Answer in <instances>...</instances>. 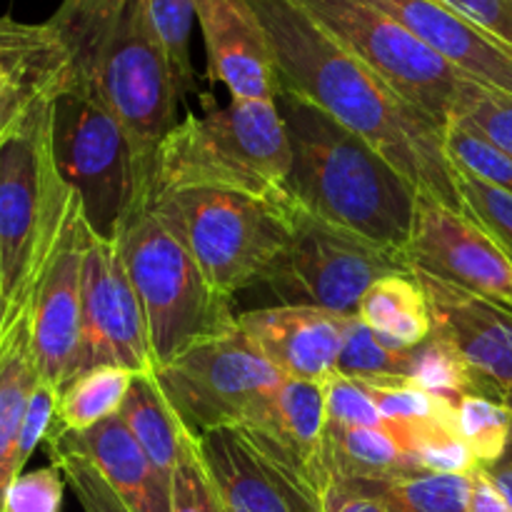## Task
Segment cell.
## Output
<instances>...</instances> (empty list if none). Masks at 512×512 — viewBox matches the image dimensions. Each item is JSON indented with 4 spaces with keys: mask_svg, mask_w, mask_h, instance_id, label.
<instances>
[{
    "mask_svg": "<svg viewBox=\"0 0 512 512\" xmlns=\"http://www.w3.org/2000/svg\"><path fill=\"white\" fill-rule=\"evenodd\" d=\"M263 23L278 88L310 100L368 140L423 198L463 213L458 175L445 155V130L400 98L345 50L298 0H248Z\"/></svg>",
    "mask_w": 512,
    "mask_h": 512,
    "instance_id": "obj_1",
    "label": "cell"
},
{
    "mask_svg": "<svg viewBox=\"0 0 512 512\" xmlns=\"http://www.w3.org/2000/svg\"><path fill=\"white\" fill-rule=\"evenodd\" d=\"M290 140L288 193L305 213L403 255L420 190L368 140L310 100L278 88Z\"/></svg>",
    "mask_w": 512,
    "mask_h": 512,
    "instance_id": "obj_2",
    "label": "cell"
},
{
    "mask_svg": "<svg viewBox=\"0 0 512 512\" xmlns=\"http://www.w3.org/2000/svg\"><path fill=\"white\" fill-rule=\"evenodd\" d=\"M68 50V83L98 95L153 165L178 123V88L145 0H63L48 20Z\"/></svg>",
    "mask_w": 512,
    "mask_h": 512,
    "instance_id": "obj_3",
    "label": "cell"
},
{
    "mask_svg": "<svg viewBox=\"0 0 512 512\" xmlns=\"http://www.w3.org/2000/svg\"><path fill=\"white\" fill-rule=\"evenodd\" d=\"M290 140L275 100H205L160 140L153 158L150 200L173 190L213 188L260 198H285ZM150 205V203H148Z\"/></svg>",
    "mask_w": 512,
    "mask_h": 512,
    "instance_id": "obj_4",
    "label": "cell"
},
{
    "mask_svg": "<svg viewBox=\"0 0 512 512\" xmlns=\"http://www.w3.org/2000/svg\"><path fill=\"white\" fill-rule=\"evenodd\" d=\"M53 103L40 98L0 143V330L33 305L75 203L55 165Z\"/></svg>",
    "mask_w": 512,
    "mask_h": 512,
    "instance_id": "obj_5",
    "label": "cell"
},
{
    "mask_svg": "<svg viewBox=\"0 0 512 512\" xmlns=\"http://www.w3.org/2000/svg\"><path fill=\"white\" fill-rule=\"evenodd\" d=\"M188 250L208 283L233 298L265 283L293 233L295 200L213 188L173 190L148 205Z\"/></svg>",
    "mask_w": 512,
    "mask_h": 512,
    "instance_id": "obj_6",
    "label": "cell"
},
{
    "mask_svg": "<svg viewBox=\"0 0 512 512\" xmlns=\"http://www.w3.org/2000/svg\"><path fill=\"white\" fill-rule=\"evenodd\" d=\"M53 153L98 238L118 240L148 208L153 165L118 115L88 88L68 83L55 95Z\"/></svg>",
    "mask_w": 512,
    "mask_h": 512,
    "instance_id": "obj_7",
    "label": "cell"
},
{
    "mask_svg": "<svg viewBox=\"0 0 512 512\" xmlns=\"http://www.w3.org/2000/svg\"><path fill=\"white\" fill-rule=\"evenodd\" d=\"M130 283L143 305L158 368L203 340L238 328L233 298L218 293L188 250L150 208L140 210L118 238Z\"/></svg>",
    "mask_w": 512,
    "mask_h": 512,
    "instance_id": "obj_8",
    "label": "cell"
},
{
    "mask_svg": "<svg viewBox=\"0 0 512 512\" xmlns=\"http://www.w3.org/2000/svg\"><path fill=\"white\" fill-rule=\"evenodd\" d=\"M345 50L400 98L448 128L465 78L423 40L365 0H298Z\"/></svg>",
    "mask_w": 512,
    "mask_h": 512,
    "instance_id": "obj_9",
    "label": "cell"
},
{
    "mask_svg": "<svg viewBox=\"0 0 512 512\" xmlns=\"http://www.w3.org/2000/svg\"><path fill=\"white\" fill-rule=\"evenodd\" d=\"M393 273H413L403 255L325 223L298 205L288 248L265 285L285 305H310L355 318L370 285Z\"/></svg>",
    "mask_w": 512,
    "mask_h": 512,
    "instance_id": "obj_10",
    "label": "cell"
},
{
    "mask_svg": "<svg viewBox=\"0 0 512 512\" xmlns=\"http://www.w3.org/2000/svg\"><path fill=\"white\" fill-rule=\"evenodd\" d=\"M165 398L198 438L215 428L245 425L283 385V375L235 328L203 340L155 373Z\"/></svg>",
    "mask_w": 512,
    "mask_h": 512,
    "instance_id": "obj_11",
    "label": "cell"
},
{
    "mask_svg": "<svg viewBox=\"0 0 512 512\" xmlns=\"http://www.w3.org/2000/svg\"><path fill=\"white\" fill-rule=\"evenodd\" d=\"M195 448L223 512H323L315 480L263 430L215 428Z\"/></svg>",
    "mask_w": 512,
    "mask_h": 512,
    "instance_id": "obj_12",
    "label": "cell"
},
{
    "mask_svg": "<svg viewBox=\"0 0 512 512\" xmlns=\"http://www.w3.org/2000/svg\"><path fill=\"white\" fill-rule=\"evenodd\" d=\"M100 365L125 368L133 375L158 373L143 305L118 240H103L90 230L83 260V340L75 375Z\"/></svg>",
    "mask_w": 512,
    "mask_h": 512,
    "instance_id": "obj_13",
    "label": "cell"
},
{
    "mask_svg": "<svg viewBox=\"0 0 512 512\" xmlns=\"http://www.w3.org/2000/svg\"><path fill=\"white\" fill-rule=\"evenodd\" d=\"M403 258L413 273L512 308V260L465 213L420 195Z\"/></svg>",
    "mask_w": 512,
    "mask_h": 512,
    "instance_id": "obj_14",
    "label": "cell"
},
{
    "mask_svg": "<svg viewBox=\"0 0 512 512\" xmlns=\"http://www.w3.org/2000/svg\"><path fill=\"white\" fill-rule=\"evenodd\" d=\"M88 233L83 208L75 198L30 310V335L38 375L58 390L78 373L83 340V260Z\"/></svg>",
    "mask_w": 512,
    "mask_h": 512,
    "instance_id": "obj_15",
    "label": "cell"
},
{
    "mask_svg": "<svg viewBox=\"0 0 512 512\" xmlns=\"http://www.w3.org/2000/svg\"><path fill=\"white\" fill-rule=\"evenodd\" d=\"M428 293L433 335L448 340L478 378L480 395L500 400L512 388V308L415 273Z\"/></svg>",
    "mask_w": 512,
    "mask_h": 512,
    "instance_id": "obj_16",
    "label": "cell"
},
{
    "mask_svg": "<svg viewBox=\"0 0 512 512\" xmlns=\"http://www.w3.org/2000/svg\"><path fill=\"white\" fill-rule=\"evenodd\" d=\"M353 315L310 305H273L238 315V328L288 380L325 383L338 373Z\"/></svg>",
    "mask_w": 512,
    "mask_h": 512,
    "instance_id": "obj_17",
    "label": "cell"
},
{
    "mask_svg": "<svg viewBox=\"0 0 512 512\" xmlns=\"http://www.w3.org/2000/svg\"><path fill=\"white\" fill-rule=\"evenodd\" d=\"M198 23L208 50L210 80L233 100H275L273 53L248 0H198Z\"/></svg>",
    "mask_w": 512,
    "mask_h": 512,
    "instance_id": "obj_18",
    "label": "cell"
},
{
    "mask_svg": "<svg viewBox=\"0 0 512 512\" xmlns=\"http://www.w3.org/2000/svg\"><path fill=\"white\" fill-rule=\"evenodd\" d=\"M475 83L512 95V53L443 0H365Z\"/></svg>",
    "mask_w": 512,
    "mask_h": 512,
    "instance_id": "obj_19",
    "label": "cell"
},
{
    "mask_svg": "<svg viewBox=\"0 0 512 512\" xmlns=\"http://www.w3.org/2000/svg\"><path fill=\"white\" fill-rule=\"evenodd\" d=\"M45 443L90 460L133 512H170V485L160 478L120 415L83 433H70L55 423Z\"/></svg>",
    "mask_w": 512,
    "mask_h": 512,
    "instance_id": "obj_20",
    "label": "cell"
},
{
    "mask_svg": "<svg viewBox=\"0 0 512 512\" xmlns=\"http://www.w3.org/2000/svg\"><path fill=\"white\" fill-rule=\"evenodd\" d=\"M68 50L50 23H18L0 43V143L35 103L68 85Z\"/></svg>",
    "mask_w": 512,
    "mask_h": 512,
    "instance_id": "obj_21",
    "label": "cell"
},
{
    "mask_svg": "<svg viewBox=\"0 0 512 512\" xmlns=\"http://www.w3.org/2000/svg\"><path fill=\"white\" fill-rule=\"evenodd\" d=\"M245 425L263 430L275 443L283 445L323 493L328 485V475L323 470V443L328 430L323 383L285 378Z\"/></svg>",
    "mask_w": 512,
    "mask_h": 512,
    "instance_id": "obj_22",
    "label": "cell"
},
{
    "mask_svg": "<svg viewBox=\"0 0 512 512\" xmlns=\"http://www.w3.org/2000/svg\"><path fill=\"white\" fill-rule=\"evenodd\" d=\"M355 318L393 350H413L433 335L428 293L415 273L385 275L370 285Z\"/></svg>",
    "mask_w": 512,
    "mask_h": 512,
    "instance_id": "obj_23",
    "label": "cell"
},
{
    "mask_svg": "<svg viewBox=\"0 0 512 512\" xmlns=\"http://www.w3.org/2000/svg\"><path fill=\"white\" fill-rule=\"evenodd\" d=\"M30 310L33 305L0 330V498L15 480V440L30 393L40 380L30 335Z\"/></svg>",
    "mask_w": 512,
    "mask_h": 512,
    "instance_id": "obj_24",
    "label": "cell"
},
{
    "mask_svg": "<svg viewBox=\"0 0 512 512\" xmlns=\"http://www.w3.org/2000/svg\"><path fill=\"white\" fill-rule=\"evenodd\" d=\"M120 418L145 450L160 478L168 485L173 483L175 468L193 445L195 435L178 418L155 375H135Z\"/></svg>",
    "mask_w": 512,
    "mask_h": 512,
    "instance_id": "obj_25",
    "label": "cell"
},
{
    "mask_svg": "<svg viewBox=\"0 0 512 512\" xmlns=\"http://www.w3.org/2000/svg\"><path fill=\"white\" fill-rule=\"evenodd\" d=\"M323 470L328 480L373 483L420 473L415 460L380 428L328 425L323 443Z\"/></svg>",
    "mask_w": 512,
    "mask_h": 512,
    "instance_id": "obj_26",
    "label": "cell"
},
{
    "mask_svg": "<svg viewBox=\"0 0 512 512\" xmlns=\"http://www.w3.org/2000/svg\"><path fill=\"white\" fill-rule=\"evenodd\" d=\"M133 378L130 370L115 365H100L75 375L60 388L55 423L70 433H83L115 418L123 410Z\"/></svg>",
    "mask_w": 512,
    "mask_h": 512,
    "instance_id": "obj_27",
    "label": "cell"
},
{
    "mask_svg": "<svg viewBox=\"0 0 512 512\" xmlns=\"http://www.w3.org/2000/svg\"><path fill=\"white\" fill-rule=\"evenodd\" d=\"M348 485L378 498L388 512H468L470 475L413 473Z\"/></svg>",
    "mask_w": 512,
    "mask_h": 512,
    "instance_id": "obj_28",
    "label": "cell"
},
{
    "mask_svg": "<svg viewBox=\"0 0 512 512\" xmlns=\"http://www.w3.org/2000/svg\"><path fill=\"white\" fill-rule=\"evenodd\" d=\"M410 383L428 390L435 398L445 400L455 408L465 395H480L478 378L473 375L463 355L448 340L430 335L413 353Z\"/></svg>",
    "mask_w": 512,
    "mask_h": 512,
    "instance_id": "obj_29",
    "label": "cell"
},
{
    "mask_svg": "<svg viewBox=\"0 0 512 512\" xmlns=\"http://www.w3.org/2000/svg\"><path fill=\"white\" fill-rule=\"evenodd\" d=\"M455 428L483 468L503 463L512 440V413L488 395H465L455 405Z\"/></svg>",
    "mask_w": 512,
    "mask_h": 512,
    "instance_id": "obj_30",
    "label": "cell"
},
{
    "mask_svg": "<svg viewBox=\"0 0 512 512\" xmlns=\"http://www.w3.org/2000/svg\"><path fill=\"white\" fill-rule=\"evenodd\" d=\"M413 350H393L368 328L353 318L345 335L338 375L373 383V380H408L413 368Z\"/></svg>",
    "mask_w": 512,
    "mask_h": 512,
    "instance_id": "obj_31",
    "label": "cell"
},
{
    "mask_svg": "<svg viewBox=\"0 0 512 512\" xmlns=\"http://www.w3.org/2000/svg\"><path fill=\"white\" fill-rule=\"evenodd\" d=\"M150 23L158 35L173 73L178 98L183 103L195 90V70L190 60V33L198 15V0H145Z\"/></svg>",
    "mask_w": 512,
    "mask_h": 512,
    "instance_id": "obj_32",
    "label": "cell"
},
{
    "mask_svg": "<svg viewBox=\"0 0 512 512\" xmlns=\"http://www.w3.org/2000/svg\"><path fill=\"white\" fill-rule=\"evenodd\" d=\"M445 155L455 175L512 193V158L470 125L453 120L445 128Z\"/></svg>",
    "mask_w": 512,
    "mask_h": 512,
    "instance_id": "obj_33",
    "label": "cell"
},
{
    "mask_svg": "<svg viewBox=\"0 0 512 512\" xmlns=\"http://www.w3.org/2000/svg\"><path fill=\"white\" fill-rule=\"evenodd\" d=\"M363 385L373 395L385 423L415 425L433 423V420H455L453 405L435 398L410 380H373V383Z\"/></svg>",
    "mask_w": 512,
    "mask_h": 512,
    "instance_id": "obj_34",
    "label": "cell"
},
{
    "mask_svg": "<svg viewBox=\"0 0 512 512\" xmlns=\"http://www.w3.org/2000/svg\"><path fill=\"white\" fill-rule=\"evenodd\" d=\"M453 120L478 130L512 158V95L485 88L475 80H465Z\"/></svg>",
    "mask_w": 512,
    "mask_h": 512,
    "instance_id": "obj_35",
    "label": "cell"
},
{
    "mask_svg": "<svg viewBox=\"0 0 512 512\" xmlns=\"http://www.w3.org/2000/svg\"><path fill=\"white\" fill-rule=\"evenodd\" d=\"M463 213L473 218L512 260V193L458 175Z\"/></svg>",
    "mask_w": 512,
    "mask_h": 512,
    "instance_id": "obj_36",
    "label": "cell"
},
{
    "mask_svg": "<svg viewBox=\"0 0 512 512\" xmlns=\"http://www.w3.org/2000/svg\"><path fill=\"white\" fill-rule=\"evenodd\" d=\"M48 453L53 465H58L60 473L65 475V483L75 493L83 512H133L83 455L58 448V445H48Z\"/></svg>",
    "mask_w": 512,
    "mask_h": 512,
    "instance_id": "obj_37",
    "label": "cell"
},
{
    "mask_svg": "<svg viewBox=\"0 0 512 512\" xmlns=\"http://www.w3.org/2000/svg\"><path fill=\"white\" fill-rule=\"evenodd\" d=\"M325 408H328V425L343 428H380L388 430V423L380 415L373 395L368 393L360 380L345 378L335 373L325 380Z\"/></svg>",
    "mask_w": 512,
    "mask_h": 512,
    "instance_id": "obj_38",
    "label": "cell"
},
{
    "mask_svg": "<svg viewBox=\"0 0 512 512\" xmlns=\"http://www.w3.org/2000/svg\"><path fill=\"white\" fill-rule=\"evenodd\" d=\"M65 475L58 465L20 473L3 493V512H60Z\"/></svg>",
    "mask_w": 512,
    "mask_h": 512,
    "instance_id": "obj_39",
    "label": "cell"
},
{
    "mask_svg": "<svg viewBox=\"0 0 512 512\" xmlns=\"http://www.w3.org/2000/svg\"><path fill=\"white\" fill-rule=\"evenodd\" d=\"M58 398L60 390L55 385L38 380V385L33 388L28 400V408H25L23 423H20L18 440H15V455H13V470L15 478L25 470L30 455L35 453L40 443L48 438L50 428L55 425V415H58Z\"/></svg>",
    "mask_w": 512,
    "mask_h": 512,
    "instance_id": "obj_40",
    "label": "cell"
},
{
    "mask_svg": "<svg viewBox=\"0 0 512 512\" xmlns=\"http://www.w3.org/2000/svg\"><path fill=\"white\" fill-rule=\"evenodd\" d=\"M215 495L208 483L203 463L198 458V448L193 445L180 458L178 468L170 483V512H213Z\"/></svg>",
    "mask_w": 512,
    "mask_h": 512,
    "instance_id": "obj_41",
    "label": "cell"
},
{
    "mask_svg": "<svg viewBox=\"0 0 512 512\" xmlns=\"http://www.w3.org/2000/svg\"><path fill=\"white\" fill-rule=\"evenodd\" d=\"M512 53V0H443Z\"/></svg>",
    "mask_w": 512,
    "mask_h": 512,
    "instance_id": "obj_42",
    "label": "cell"
},
{
    "mask_svg": "<svg viewBox=\"0 0 512 512\" xmlns=\"http://www.w3.org/2000/svg\"><path fill=\"white\" fill-rule=\"evenodd\" d=\"M320 500H323V512H388L378 498L340 480H328Z\"/></svg>",
    "mask_w": 512,
    "mask_h": 512,
    "instance_id": "obj_43",
    "label": "cell"
},
{
    "mask_svg": "<svg viewBox=\"0 0 512 512\" xmlns=\"http://www.w3.org/2000/svg\"><path fill=\"white\" fill-rule=\"evenodd\" d=\"M468 512H512V505L490 478L488 468H480L470 475Z\"/></svg>",
    "mask_w": 512,
    "mask_h": 512,
    "instance_id": "obj_44",
    "label": "cell"
},
{
    "mask_svg": "<svg viewBox=\"0 0 512 512\" xmlns=\"http://www.w3.org/2000/svg\"><path fill=\"white\" fill-rule=\"evenodd\" d=\"M488 473H490V478L495 480V485L503 490V495L508 498V503L512 505V465L498 463V465H493V468H488Z\"/></svg>",
    "mask_w": 512,
    "mask_h": 512,
    "instance_id": "obj_45",
    "label": "cell"
},
{
    "mask_svg": "<svg viewBox=\"0 0 512 512\" xmlns=\"http://www.w3.org/2000/svg\"><path fill=\"white\" fill-rule=\"evenodd\" d=\"M15 28H18V23H15V20L0 18V43L10 40V35L15 33Z\"/></svg>",
    "mask_w": 512,
    "mask_h": 512,
    "instance_id": "obj_46",
    "label": "cell"
},
{
    "mask_svg": "<svg viewBox=\"0 0 512 512\" xmlns=\"http://www.w3.org/2000/svg\"><path fill=\"white\" fill-rule=\"evenodd\" d=\"M500 403H505L510 408V413H512V388L508 390V393H503V398H500Z\"/></svg>",
    "mask_w": 512,
    "mask_h": 512,
    "instance_id": "obj_47",
    "label": "cell"
},
{
    "mask_svg": "<svg viewBox=\"0 0 512 512\" xmlns=\"http://www.w3.org/2000/svg\"><path fill=\"white\" fill-rule=\"evenodd\" d=\"M503 463H505V465H512V440H510V445H508V453H505Z\"/></svg>",
    "mask_w": 512,
    "mask_h": 512,
    "instance_id": "obj_48",
    "label": "cell"
},
{
    "mask_svg": "<svg viewBox=\"0 0 512 512\" xmlns=\"http://www.w3.org/2000/svg\"><path fill=\"white\" fill-rule=\"evenodd\" d=\"M215 495V493H213ZM213 512H223V508H220V503H218V498H215V505H213Z\"/></svg>",
    "mask_w": 512,
    "mask_h": 512,
    "instance_id": "obj_49",
    "label": "cell"
},
{
    "mask_svg": "<svg viewBox=\"0 0 512 512\" xmlns=\"http://www.w3.org/2000/svg\"><path fill=\"white\" fill-rule=\"evenodd\" d=\"M0 512H3V498H0Z\"/></svg>",
    "mask_w": 512,
    "mask_h": 512,
    "instance_id": "obj_50",
    "label": "cell"
}]
</instances>
